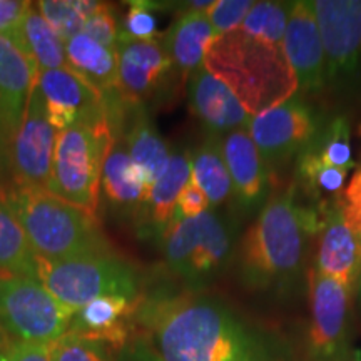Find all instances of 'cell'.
I'll use <instances>...</instances> for the list:
<instances>
[{
    "mask_svg": "<svg viewBox=\"0 0 361 361\" xmlns=\"http://www.w3.org/2000/svg\"><path fill=\"white\" fill-rule=\"evenodd\" d=\"M311 319L308 355L311 361H345L350 346V293L343 284L308 271Z\"/></svg>",
    "mask_w": 361,
    "mask_h": 361,
    "instance_id": "cell-11",
    "label": "cell"
},
{
    "mask_svg": "<svg viewBox=\"0 0 361 361\" xmlns=\"http://www.w3.org/2000/svg\"><path fill=\"white\" fill-rule=\"evenodd\" d=\"M51 361H111L114 350L106 343L67 331L49 343Z\"/></svg>",
    "mask_w": 361,
    "mask_h": 361,
    "instance_id": "cell-33",
    "label": "cell"
},
{
    "mask_svg": "<svg viewBox=\"0 0 361 361\" xmlns=\"http://www.w3.org/2000/svg\"><path fill=\"white\" fill-rule=\"evenodd\" d=\"M316 207L296 201V186L273 192L238 246V273L255 291L288 295L305 276L310 238L319 231Z\"/></svg>",
    "mask_w": 361,
    "mask_h": 361,
    "instance_id": "cell-2",
    "label": "cell"
},
{
    "mask_svg": "<svg viewBox=\"0 0 361 361\" xmlns=\"http://www.w3.org/2000/svg\"><path fill=\"white\" fill-rule=\"evenodd\" d=\"M335 206L350 231L361 241V166L355 169L353 176L343 188L335 200Z\"/></svg>",
    "mask_w": 361,
    "mask_h": 361,
    "instance_id": "cell-35",
    "label": "cell"
},
{
    "mask_svg": "<svg viewBox=\"0 0 361 361\" xmlns=\"http://www.w3.org/2000/svg\"><path fill=\"white\" fill-rule=\"evenodd\" d=\"M117 96L126 106L144 107L166 87L173 62L157 40H134L121 30L117 39Z\"/></svg>",
    "mask_w": 361,
    "mask_h": 361,
    "instance_id": "cell-13",
    "label": "cell"
},
{
    "mask_svg": "<svg viewBox=\"0 0 361 361\" xmlns=\"http://www.w3.org/2000/svg\"><path fill=\"white\" fill-rule=\"evenodd\" d=\"M116 141L109 116L57 134L47 191L96 216L101 197L102 166Z\"/></svg>",
    "mask_w": 361,
    "mask_h": 361,
    "instance_id": "cell-5",
    "label": "cell"
},
{
    "mask_svg": "<svg viewBox=\"0 0 361 361\" xmlns=\"http://www.w3.org/2000/svg\"><path fill=\"white\" fill-rule=\"evenodd\" d=\"M8 361H51V350L47 343H32L13 340L7 346Z\"/></svg>",
    "mask_w": 361,
    "mask_h": 361,
    "instance_id": "cell-39",
    "label": "cell"
},
{
    "mask_svg": "<svg viewBox=\"0 0 361 361\" xmlns=\"http://www.w3.org/2000/svg\"><path fill=\"white\" fill-rule=\"evenodd\" d=\"M355 361H361V356H360V353H356V356H355Z\"/></svg>",
    "mask_w": 361,
    "mask_h": 361,
    "instance_id": "cell-45",
    "label": "cell"
},
{
    "mask_svg": "<svg viewBox=\"0 0 361 361\" xmlns=\"http://www.w3.org/2000/svg\"><path fill=\"white\" fill-rule=\"evenodd\" d=\"M8 345H11V336H8V333L6 331V329L0 326V353H2V351H6Z\"/></svg>",
    "mask_w": 361,
    "mask_h": 361,
    "instance_id": "cell-43",
    "label": "cell"
},
{
    "mask_svg": "<svg viewBox=\"0 0 361 361\" xmlns=\"http://www.w3.org/2000/svg\"><path fill=\"white\" fill-rule=\"evenodd\" d=\"M135 322L161 361H279L268 340L216 298H142Z\"/></svg>",
    "mask_w": 361,
    "mask_h": 361,
    "instance_id": "cell-1",
    "label": "cell"
},
{
    "mask_svg": "<svg viewBox=\"0 0 361 361\" xmlns=\"http://www.w3.org/2000/svg\"><path fill=\"white\" fill-rule=\"evenodd\" d=\"M283 51L306 94L324 89V52L311 2H295L283 39Z\"/></svg>",
    "mask_w": 361,
    "mask_h": 361,
    "instance_id": "cell-16",
    "label": "cell"
},
{
    "mask_svg": "<svg viewBox=\"0 0 361 361\" xmlns=\"http://www.w3.org/2000/svg\"><path fill=\"white\" fill-rule=\"evenodd\" d=\"M0 361H8L6 351H2V353H0Z\"/></svg>",
    "mask_w": 361,
    "mask_h": 361,
    "instance_id": "cell-44",
    "label": "cell"
},
{
    "mask_svg": "<svg viewBox=\"0 0 361 361\" xmlns=\"http://www.w3.org/2000/svg\"><path fill=\"white\" fill-rule=\"evenodd\" d=\"M35 6L64 44L82 34L85 22L82 0H42Z\"/></svg>",
    "mask_w": 361,
    "mask_h": 361,
    "instance_id": "cell-32",
    "label": "cell"
},
{
    "mask_svg": "<svg viewBox=\"0 0 361 361\" xmlns=\"http://www.w3.org/2000/svg\"><path fill=\"white\" fill-rule=\"evenodd\" d=\"M101 189L107 202L121 214L141 218L151 186L130 159L124 139L116 137L104 161Z\"/></svg>",
    "mask_w": 361,
    "mask_h": 361,
    "instance_id": "cell-21",
    "label": "cell"
},
{
    "mask_svg": "<svg viewBox=\"0 0 361 361\" xmlns=\"http://www.w3.org/2000/svg\"><path fill=\"white\" fill-rule=\"evenodd\" d=\"M32 278L62 305L75 311L104 296L142 298L139 271L114 252L59 261L37 256Z\"/></svg>",
    "mask_w": 361,
    "mask_h": 361,
    "instance_id": "cell-6",
    "label": "cell"
},
{
    "mask_svg": "<svg viewBox=\"0 0 361 361\" xmlns=\"http://www.w3.org/2000/svg\"><path fill=\"white\" fill-rule=\"evenodd\" d=\"M358 291H360V296H361V279H360V286H358Z\"/></svg>",
    "mask_w": 361,
    "mask_h": 361,
    "instance_id": "cell-46",
    "label": "cell"
},
{
    "mask_svg": "<svg viewBox=\"0 0 361 361\" xmlns=\"http://www.w3.org/2000/svg\"><path fill=\"white\" fill-rule=\"evenodd\" d=\"M293 4L255 2L239 29L274 45H283Z\"/></svg>",
    "mask_w": 361,
    "mask_h": 361,
    "instance_id": "cell-31",
    "label": "cell"
},
{
    "mask_svg": "<svg viewBox=\"0 0 361 361\" xmlns=\"http://www.w3.org/2000/svg\"><path fill=\"white\" fill-rule=\"evenodd\" d=\"M296 166L298 178H300V184L303 186L306 196L318 202L316 209L335 201L343 188L346 186L348 169L324 164L308 147L296 157Z\"/></svg>",
    "mask_w": 361,
    "mask_h": 361,
    "instance_id": "cell-29",
    "label": "cell"
},
{
    "mask_svg": "<svg viewBox=\"0 0 361 361\" xmlns=\"http://www.w3.org/2000/svg\"><path fill=\"white\" fill-rule=\"evenodd\" d=\"M8 37L16 40L22 51L32 59L39 72L67 67L66 44L45 22L34 4H30L17 30Z\"/></svg>",
    "mask_w": 361,
    "mask_h": 361,
    "instance_id": "cell-26",
    "label": "cell"
},
{
    "mask_svg": "<svg viewBox=\"0 0 361 361\" xmlns=\"http://www.w3.org/2000/svg\"><path fill=\"white\" fill-rule=\"evenodd\" d=\"M221 151L233 184L238 209L245 214L259 213L269 197V168L246 129L221 137Z\"/></svg>",
    "mask_w": 361,
    "mask_h": 361,
    "instance_id": "cell-15",
    "label": "cell"
},
{
    "mask_svg": "<svg viewBox=\"0 0 361 361\" xmlns=\"http://www.w3.org/2000/svg\"><path fill=\"white\" fill-rule=\"evenodd\" d=\"M204 67L233 90L250 116L288 101L298 90L283 45L266 42L239 27L213 40Z\"/></svg>",
    "mask_w": 361,
    "mask_h": 361,
    "instance_id": "cell-3",
    "label": "cell"
},
{
    "mask_svg": "<svg viewBox=\"0 0 361 361\" xmlns=\"http://www.w3.org/2000/svg\"><path fill=\"white\" fill-rule=\"evenodd\" d=\"M129 117L130 123L124 135V144L130 159L141 171L149 186H152L164 173L171 159L169 147L149 121L144 107H130Z\"/></svg>",
    "mask_w": 361,
    "mask_h": 361,
    "instance_id": "cell-25",
    "label": "cell"
},
{
    "mask_svg": "<svg viewBox=\"0 0 361 361\" xmlns=\"http://www.w3.org/2000/svg\"><path fill=\"white\" fill-rule=\"evenodd\" d=\"M30 2L19 0H0V34L12 35L24 19Z\"/></svg>",
    "mask_w": 361,
    "mask_h": 361,
    "instance_id": "cell-41",
    "label": "cell"
},
{
    "mask_svg": "<svg viewBox=\"0 0 361 361\" xmlns=\"http://www.w3.org/2000/svg\"><path fill=\"white\" fill-rule=\"evenodd\" d=\"M37 72L35 62L19 44L0 34V117L11 139L22 123Z\"/></svg>",
    "mask_w": 361,
    "mask_h": 361,
    "instance_id": "cell-20",
    "label": "cell"
},
{
    "mask_svg": "<svg viewBox=\"0 0 361 361\" xmlns=\"http://www.w3.org/2000/svg\"><path fill=\"white\" fill-rule=\"evenodd\" d=\"M191 179L209 200L211 206H219L233 196V184L221 151V137L211 134L191 156Z\"/></svg>",
    "mask_w": 361,
    "mask_h": 361,
    "instance_id": "cell-27",
    "label": "cell"
},
{
    "mask_svg": "<svg viewBox=\"0 0 361 361\" xmlns=\"http://www.w3.org/2000/svg\"><path fill=\"white\" fill-rule=\"evenodd\" d=\"M324 126L322 114L303 97L293 96L252 116L247 134L259 149L269 171L283 168L314 141Z\"/></svg>",
    "mask_w": 361,
    "mask_h": 361,
    "instance_id": "cell-10",
    "label": "cell"
},
{
    "mask_svg": "<svg viewBox=\"0 0 361 361\" xmlns=\"http://www.w3.org/2000/svg\"><path fill=\"white\" fill-rule=\"evenodd\" d=\"M57 130L49 123L44 99L34 82L19 129L11 139V168L13 183L47 188L56 154Z\"/></svg>",
    "mask_w": 361,
    "mask_h": 361,
    "instance_id": "cell-12",
    "label": "cell"
},
{
    "mask_svg": "<svg viewBox=\"0 0 361 361\" xmlns=\"http://www.w3.org/2000/svg\"><path fill=\"white\" fill-rule=\"evenodd\" d=\"M82 34L89 35L90 39L96 40L104 47L116 49L121 29L117 25V19L112 8L106 4H101V7L85 19Z\"/></svg>",
    "mask_w": 361,
    "mask_h": 361,
    "instance_id": "cell-37",
    "label": "cell"
},
{
    "mask_svg": "<svg viewBox=\"0 0 361 361\" xmlns=\"http://www.w3.org/2000/svg\"><path fill=\"white\" fill-rule=\"evenodd\" d=\"M162 239L168 268L192 286H201L223 273L233 261L236 228L207 209L196 218L173 223Z\"/></svg>",
    "mask_w": 361,
    "mask_h": 361,
    "instance_id": "cell-7",
    "label": "cell"
},
{
    "mask_svg": "<svg viewBox=\"0 0 361 361\" xmlns=\"http://www.w3.org/2000/svg\"><path fill=\"white\" fill-rule=\"evenodd\" d=\"M0 200L19 221L35 255L69 259L112 252L96 216L62 201L44 188L8 184Z\"/></svg>",
    "mask_w": 361,
    "mask_h": 361,
    "instance_id": "cell-4",
    "label": "cell"
},
{
    "mask_svg": "<svg viewBox=\"0 0 361 361\" xmlns=\"http://www.w3.org/2000/svg\"><path fill=\"white\" fill-rule=\"evenodd\" d=\"M49 123L57 133L106 116V99L69 67L40 71L35 78Z\"/></svg>",
    "mask_w": 361,
    "mask_h": 361,
    "instance_id": "cell-14",
    "label": "cell"
},
{
    "mask_svg": "<svg viewBox=\"0 0 361 361\" xmlns=\"http://www.w3.org/2000/svg\"><path fill=\"white\" fill-rule=\"evenodd\" d=\"M324 52V87L348 92L361 82V0L311 2Z\"/></svg>",
    "mask_w": 361,
    "mask_h": 361,
    "instance_id": "cell-9",
    "label": "cell"
},
{
    "mask_svg": "<svg viewBox=\"0 0 361 361\" xmlns=\"http://www.w3.org/2000/svg\"><path fill=\"white\" fill-rule=\"evenodd\" d=\"M308 149L313 151L324 164L348 171L353 168L355 162L351 159L350 124L346 117H335L324 124Z\"/></svg>",
    "mask_w": 361,
    "mask_h": 361,
    "instance_id": "cell-30",
    "label": "cell"
},
{
    "mask_svg": "<svg viewBox=\"0 0 361 361\" xmlns=\"http://www.w3.org/2000/svg\"><path fill=\"white\" fill-rule=\"evenodd\" d=\"M156 8H159V6L151 2L130 4L128 13H126L123 32L134 40H156Z\"/></svg>",
    "mask_w": 361,
    "mask_h": 361,
    "instance_id": "cell-36",
    "label": "cell"
},
{
    "mask_svg": "<svg viewBox=\"0 0 361 361\" xmlns=\"http://www.w3.org/2000/svg\"><path fill=\"white\" fill-rule=\"evenodd\" d=\"M189 104L204 128L213 135L246 129L251 117L231 89L204 66L189 75Z\"/></svg>",
    "mask_w": 361,
    "mask_h": 361,
    "instance_id": "cell-18",
    "label": "cell"
},
{
    "mask_svg": "<svg viewBox=\"0 0 361 361\" xmlns=\"http://www.w3.org/2000/svg\"><path fill=\"white\" fill-rule=\"evenodd\" d=\"M111 361H161L144 336H134L121 350L114 351Z\"/></svg>",
    "mask_w": 361,
    "mask_h": 361,
    "instance_id": "cell-40",
    "label": "cell"
},
{
    "mask_svg": "<svg viewBox=\"0 0 361 361\" xmlns=\"http://www.w3.org/2000/svg\"><path fill=\"white\" fill-rule=\"evenodd\" d=\"M209 206V200H207L204 191L191 179L186 184V188L183 189V192H180L178 204H176L173 223H178L180 219L196 218V216L206 213Z\"/></svg>",
    "mask_w": 361,
    "mask_h": 361,
    "instance_id": "cell-38",
    "label": "cell"
},
{
    "mask_svg": "<svg viewBox=\"0 0 361 361\" xmlns=\"http://www.w3.org/2000/svg\"><path fill=\"white\" fill-rule=\"evenodd\" d=\"M214 39L216 34L204 12L184 11L171 25L162 47L176 74L189 79L192 72L204 66L206 52Z\"/></svg>",
    "mask_w": 361,
    "mask_h": 361,
    "instance_id": "cell-22",
    "label": "cell"
},
{
    "mask_svg": "<svg viewBox=\"0 0 361 361\" xmlns=\"http://www.w3.org/2000/svg\"><path fill=\"white\" fill-rule=\"evenodd\" d=\"M35 259L37 255L20 223L0 200V276L20 274L32 278Z\"/></svg>",
    "mask_w": 361,
    "mask_h": 361,
    "instance_id": "cell-28",
    "label": "cell"
},
{
    "mask_svg": "<svg viewBox=\"0 0 361 361\" xmlns=\"http://www.w3.org/2000/svg\"><path fill=\"white\" fill-rule=\"evenodd\" d=\"M74 313L35 278L0 276V326L16 340L49 345L69 331Z\"/></svg>",
    "mask_w": 361,
    "mask_h": 361,
    "instance_id": "cell-8",
    "label": "cell"
},
{
    "mask_svg": "<svg viewBox=\"0 0 361 361\" xmlns=\"http://www.w3.org/2000/svg\"><path fill=\"white\" fill-rule=\"evenodd\" d=\"M0 126H2V117H0ZM2 129H4V126H2Z\"/></svg>",
    "mask_w": 361,
    "mask_h": 361,
    "instance_id": "cell-47",
    "label": "cell"
},
{
    "mask_svg": "<svg viewBox=\"0 0 361 361\" xmlns=\"http://www.w3.org/2000/svg\"><path fill=\"white\" fill-rule=\"evenodd\" d=\"M67 67L102 96L117 89V51L79 34L66 42Z\"/></svg>",
    "mask_w": 361,
    "mask_h": 361,
    "instance_id": "cell-24",
    "label": "cell"
},
{
    "mask_svg": "<svg viewBox=\"0 0 361 361\" xmlns=\"http://www.w3.org/2000/svg\"><path fill=\"white\" fill-rule=\"evenodd\" d=\"M141 300L124 296H104L84 305L74 313L69 331L121 350L133 340L134 322Z\"/></svg>",
    "mask_w": 361,
    "mask_h": 361,
    "instance_id": "cell-19",
    "label": "cell"
},
{
    "mask_svg": "<svg viewBox=\"0 0 361 361\" xmlns=\"http://www.w3.org/2000/svg\"><path fill=\"white\" fill-rule=\"evenodd\" d=\"M318 213L322 226L314 268L343 284L351 295L361 279V241L341 219L335 201L319 207Z\"/></svg>",
    "mask_w": 361,
    "mask_h": 361,
    "instance_id": "cell-17",
    "label": "cell"
},
{
    "mask_svg": "<svg viewBox=\"0 0 361 361\" xmlns=\"http://www.w3.org/2000/svg\"><path fill=\"white\" fill-rule=\"evenodd\" d=\"M252 6L255 2L251 0H216L214 6L206 12L216 37L241 27Z\"/></svg>",
    "mask_w": 361,
    "mask_h": 361,
    "instance_id": "cell-34",
    "label": "cell"
},
{
    "mask_svg": "<svg viewBox=\"0 0 361 361\" xmlns=\"http://www.w3.org/2000/svg\"><path fill=\"white\" fill-rule=\"evenodd\" d=\"M12 176L11 168V139L0 128V184L6 180L7 176Z\"/></svg>",
    "mask_w": 361,
    "mask_h": 361,
    "instance_id": "cell-42",
    "label": "cell"
},
{
    "mask_svg": "<svg viewBox=\"0 0 361 361\" xmlns=\"http://www.w3.org/2000/svg\"><path fill=\"white\" fill-rule=\"evenodd\" d=\"M191 156L189 152H174L171 154V159L166 166L164 173L156 179L149 189L146 204L142 207L141 218L146 224V229L154 231L156 234L164 236L173 223L176 204L186 188V184L191 180Z\"/></svg>",
    "mask_w": 361,
    "mask_h": 361,
    "instance_id": "cell-23",
    "label": "cell"
}]
</instances>
